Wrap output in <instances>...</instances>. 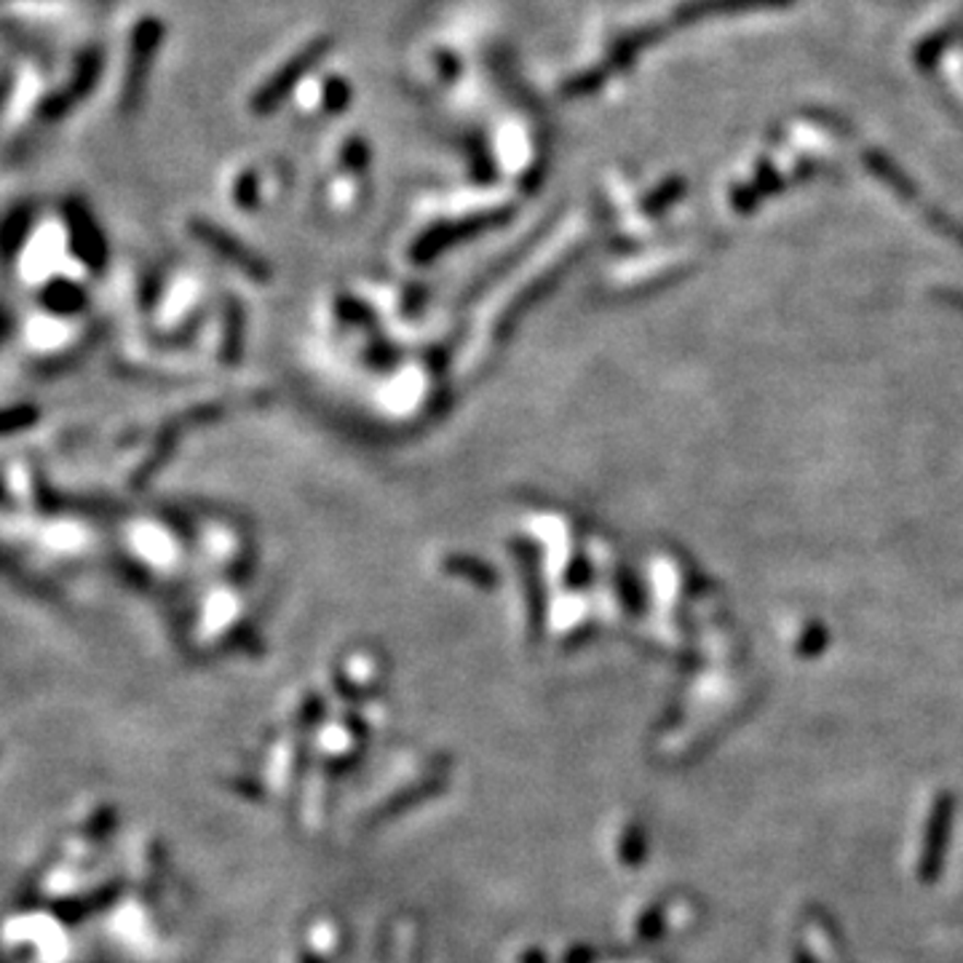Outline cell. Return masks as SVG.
I'll return each mask as SVG.
<instances>
[{
    "label": "cell",
    "mask_w": 963,
    "mask_h": 963,
    "mask_svg": "<svg viewBox=\"0 0 963 963\" xmlns=\"http://www.w3.org/2000/svg\"><path fill=\"white\" fill-rule=\"evenodd\" d=\"M330 46H332L330 38H316V40H310L305 49L297 51L295 57L286 59L284 68H279L277 73L268 78V81L262 83L260 92H257L253 97V110L260 113V116L277 110L281 102L290 97L292 89L301 83V78L308 75L310 68H314V64L319 62L327 51H330Z\"/></svg>",
    "instance_id": "1"
},
{
    "label": "cell",
    "mask_w": 963,
    "mask_h": 963,
    "mask_svg": "<svg viewBox=\"0 0 963 963\" xmlns=\"http://www.w3.org/2000/svg\"><path fill=\"white\" fill-rule=\"evenodd\" d=\"M161 38H164V27L153 16L151 20H142L134 27V35H131V64L127 73V105H137V99H140L148 70H151L155 51L161 46Z\"/></svg>",
    "instance_id": "2"
},
{
    "label": "cell",
    "mask_w": 963,
    "mask_h": 963,
    "mask_svg": "<svg viewBox=\"0 0 963 963\" xmlns=\"http://www.w3.org/2000/svg\"><path fill=\"white\" fill-rule=\"evenodd\" d=\"M792 0H688L685 5H680L674 22L678 25H696L704 16H717V14H736V11H755V9H782L789 5Z\"/></svg>",
    "instance_id": "3"
},
{
    "label": "cell",
    "mask_w": 963,
    "mask_h": 963,
    "mask_svg": "<svg viewBox=\"0 0 963 963\" xmlns=\"http://www.w3.org/2000/svg\"><path fill=\"white\" fill-rule=\"evenodd\" d=\"M661 35H663V27L661 25L632 30V33H626L624 38L615 40L613 49L608 51L606 68L610 70V73H615V70H626L634 62V59H637L639 51H645V49H648V46L659 44Z\"/></svg>",
    "instance_id": "4"
},
{
    "label": "cell",
    "mask_w": 963,
    "mask_h": 963,
    "mask_svg": "<svg viewBox=\"0 0 963 963\" xmlns=\"http://www.w3.org/2000/svg\"><path fill=\"white\" fill-rule=\"evenodd\" d=\"M99 64H102L99 54H97V51H89L86 57L81 59V64H78L75 78H73V83H70L68 92L57 94V97L46 102V116H51V118H54V116H62V113L68 110V107L73 105V102H75L78 97H86V94L92 92L94 81H97V75H99Z\"/></svg>",
    "instance_id": "5"
},
{
    "label": "cell",
    "mask_w": 963,
    "mask_h": 963,
    "mask_svg": "<svg viewBox=\"0 0 963 963\" xmlns=\"http://www.w3.org/2000/svg\"><path fill=\"white\" fill-rule=\"evenodd\" d=\"M608 75L610 70L606 64H597V68L584 70V73L571 78V81L562 86V94H565V97H586V94H595L597 89H602V83L608 81Z\"/></svg>",
    "instance_id": "6"
},
{
    "label": "cell",
    "mask_w": 963,
    "mask_h": 963,
    "mask_svg": "<svg viewBox=\"0 0 963 963\" xmlns=\"http://www.w3.org/2000/svg\"><path fill=\"white\" fill-rule=\"evenodd\" d=\"M955 33H959V27L942 30V33L931 35V38L926 40V44H920L918 54H915V59H918V68H924V70H931V68H935L937 59L942 57V51L948 49L950 40L955 38Z\"/></svg>",
    "instance_id": "7"
},
{
    "label": "cell",
    "mask_w": 963,
    "mask_h": 963,
    "mask_svg": "<svg viewBox=\"0 0 963 963\" xmlns=\"http://www.w3.org/2000/svg\"><path fill=\"white\" fill-rule=\"evenodd\" d=\"M351 94L354 92H351V83L345 81V78H327L325 92H321V102H325V107L330 113H340L349 107Z\"/></svg>",
    "instance_id": "8"
}]
</instances>
